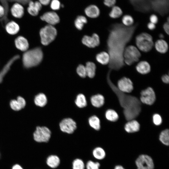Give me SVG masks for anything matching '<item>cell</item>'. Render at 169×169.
I'll return each instance as SVG.
<instances>
[{
	"instance_id": "cell-48",
	"label": "cell",
	"mask_w": 169,
	"mask_h": 169,
	"mask_svg": "<svg viewBox=\"0 0 169 169\" xmlns=\"http://www.w3.org/2000/svg\"><path fill=\"white\" fill-rule=\"evenodd\" d=\"M12 169H23L22 167L18 164H15L14 165L12 168Z\"/></svg>"
},
{
	"instance_id": "cell-45",
	"label": "cell",
	"mask_w": 169,
	"mask_h": 169,
	"mask_svg": "<svg viewBox=\"0 0 169 169\" xmlns=\"http://www.w3.org/2000/svg\"><path fill=\"white\" fill-rule=\"evenodd\" d=\"M161 80L165 84H168L169 82V77L168 75L165 74L162 76Z\"/></svg>"
},
{
	"instance_id": "cell-13",
	"label": "cell",
	"mask_w": 169,
	"mask_h": 169,
	"mask_svg": "<svg viewBox=\"0 0 169 169\" xmlns=\"http://www.w3.org/2000/svg\"><path fill=\"white\" fill-rule=\"evenodd\" d=\"M10 11L13 17L19 19L21 18L24 16L25 8L22 3L18 2H15L11 6Z\"/></svg>"
},
{
	"instance_id": "cell-27",
	"label": "cell",
	"mask_w": 169,
	"mask_h": 169,
	"mask_svg": "<svg viewBox=\"0 0 169 169\" xmlns=\"http://www.w3.org/2000/svg\"><path fill=\"white\" fill-rule=\"evenodd\" d=\"M85 67L87 76L90 78H94L95 74L96 66L93 62L88 61L86 63Z\"/></svg>"
},
{
	"instance_id": "cell-37",
	"label": "cell",
	"mask_w": 169,
	"mask_h": 169,
	"mask_svg": "<svg viewBox=\"0 0 169 169\" xmlns=\"http://www.w3.org/2000/svg\"><path fill=\"white\" fill-rule=\"evenodd\" d=\"M76 72L81 78H85L87 76L85 67L82 64H79L77 68Z\"/></svg>"
},
{
	"instance_id": "cell-38",
	"label": "cell",
	"mask_w": 169,
	"mask_h": 169,
	"mask_svg": "<svg viewBox=\"0 0 169 169\" xmlns=\"http://www.w3.org/2000/svg\"><path fill=\"white\" fill-rule=\"evenodd\" d=\"M100 166V164L98 162L89 161L87 162L86 167V169H99Z\"/></svg>"
},
{
	"instance_id": "cell-15",
	"label": "cell",
	"mask_w": 169,
	"mask_h": 169,
	"mask_svg": "<svg viewBox=\"0 0 169 169\" xmlns=\"http://www.w3.org/2000/svg\"><path fill=\"white\" fill-rule=\"evenodd\" d=\"M19 58V55H15L11 59L4 65L0 71V83L2 82L4 77L9 70L13 63Z\"/></svg>"
},
{
	"instance_id": "cell-8",
	"label": "cell",
	"mask_w": 169,
	"mask_h": 169,
	"mask_svg": "<svg viewBox=\"0 0 169 169\" xmlns=\"http://www.w3.org/2000/svg\"><path fill=\"white\" fill-rule=\"evenodd\" d=\"M137 169H153L154 164L152 158L149 156L142 155L136 161Z\"/></svg>"
},
{
	"instance_id": "cell-47",
	"label": "cell",
	"mask_w": 169,
	"mask_h": 169,
	"mask_svg": "<svg viewBox=\"0 0 169 169\" xmlns=\"http://www.w3.org/2000/svg\"><path fill=\"white\" fill-rule=\"evenodd\" d=\"M147 27L149 29L153 30L156 28L155 24L151 22L147 24Z\"/></svg>"
},
{
	"instance_id": "cell-42",
	"label": "cell",
	"mask_w": 169,
	"mask_h": 169,
	"mask_svg": "<svg viewBox=\"0 0 169 169\" xmlns=\"http://www.w3.org/2000/svg\"><path fill=\"white\" fill-rule=\"evenodd\" d=\"M149 19L150 22L155 24L157 23L158 21V17L156 15L154 14H152L150 16Z\"/></svg>"
},
{
	"instance_id": "cell-28",
	"label": "cell",
	"mask_w": 169,
	"mask_h": 169,
	"mask_svg": "<svg viewBox=\"0 0 169 169\" xmlns=\"http://www.w3.org/2000/svg\"><path fill=\"white\" fill-rule=\"evenodd\" d=\"M74 103L78 108L81 109L85 107L87 105L86 98L84 94L81 93L77 95Z\"/></svg>"
},
{
	"instance_id": "cell-20",
	"label": "cell",
	"mask_w": 169,
	"mask_h": 169,
	"mask_svg": "<svg viewBox=\"0 0 169 169\" xmlns=\"http://www.w3.org/2000/svg\"><path fill=\"white\" fill-rule=\"evenodd\" d=\"M140 128L139 122L136 120H132L129 121L125 125L124 129L126 131L129 133H132L138 131Z\"/></svg>"
},
{
	"instance_id": "cell-46",
	"label": "cell",
	"mask_w": 169,
	"mask_h": 169,
	"mask_svg": "<svg viewBox=\"0 0 169 169\" xmlns=\"http://www.w3.org/2000/svg\"><path fill=\"white\" fill-rule=\"evenodd\" d=\"M42 5L46 6L49 4L51 0H37Z\"/></svg>"
},
{
	"instance_id": "cell-49",
	"label": "cell",
	"mask_w": 169,
	"mask_h": 169,
	"mask_svg": "<svg viewBox=\"0 0 169 169\" xmlns=\"http://www.w3.org/2000/svg\"><path fill=\"white\" fill-rule=\"evenodd\" d=\"M114 169H125L122 166L117 165L115 166Z\"/></svg>"
},
{
	"instance_id": "cell-32",
	"label": "cell",
	"mask_w": 169,
	"mask_h": 169,
	"mask_svg": "<svg viewBox=\"0 0 169 169\" xmlns=\"http://www.w3.org/2000/svg\"><path fill=\"white\" fill-rule=\"evenodd\" d=\"M92 153L94 157L98 160H102L104 159L105 156V151L100 147L95 148L93 151Z\"/></svg>"
},
{
	"instance_id": "cell-34",
	"label": "cell",
	"mask_w": 169,
	"mask_h": 169,
	"mask_svg": "<svg viewBox=\"0 0 169 169\" xmlns=\"http://www.w3.org/2000/svg\"><path fill=\"white\" fill-rule=\"evenodd\" d=\"M159 140L164 144L168 145L169 144V131L168 129L163 131L159 136Z\"/></svg>"
},
{
	"instance_id": "cell-33",
	"label": "cell",
	"mask_w": 169,
	"mask_h": 169,
	"mask_svg": "<svg viewBox=\"0 0 169 169\" xmlns=\"http://www.w3.org/2000/svg\"><path fill=\"white\" fill-rule=\"evenodd\" d=\"M123 13L121 9L117 6L112 7L111 11L109 13L110 17L112 18H117L120 17Z\"/></svg>"
},
{
	"instance_id": "cell-24",
	"label": "cell",
	"mask_w": 169,
	"mask_h": 169,
	"mask_svg": "<svg viewBox=\"0 0 169 169\" xmlns=\"http://www.w3.org/2000/svg\"><path fill=\"white\" fill-rule=\"evenodd\" d=\"M96 59L100 64L103 65L109 64L110 57L108 52L102 51L97 54L96 56Z\"/></svg>"
},
{
	"instance_id": "cell-29",
	"label": "cell",
	"mask_w": 169,
	"mask_h": 169,
	"mask_svg": "<svg viewBox=\"0 0 169 169\" xmlns=\"http://www.w3.org/2000/svg\"><path fill=\"white\" fill-rule=\"evenodd\" d=\"M90 126L96 131L99 130L100 128V123L99 118L96 116L93 115L88 119Z\"/></svg>"
},
{
	"instance_id": "cell-40",
	"label": "cell",
	"mask_w": 169,
	"mask_h": 169,
	"mask_svg": "<svg viewBox=\"0 0 169 169\" xmlns=\"http://www.w3.org/2000/svg\"><path fill=\"white\" fill-rule=\"evenodd\" d=\"M153 121L154 124L156 125H160L162 121L161 116L157 114H155L153 116Z\"/></svg>"
},
{
	"instance_id": "cell-9",
	"label": "cell",
	"mask_w": 169,
	"mask_h": 169,
	"mask_svg": "<svg viewBox=\"0 0 169 169\" xmlns=\"http://www.w3.org/2000/svg\"><path fill=\"white\" fill-rule=\"evenodd\" d=\"M140 99L144 104L148 105L153 104L156 100V95L152 88L149 87L142 90L141 93Z\"/></svg>"
},
{
	"instance_id": "cell-2",
	"label": "cell",
	"mask_w": 169,
	"mask_h": 169,
	"mask_svg": "<svg viewBox=\"0 0 169 169\" xmlns=\"http://www.w3.org/2000/svg\"><path fill=\"white\" fill-rule=\"evenodd\" d=\"M43 58L42 49L37 47L25 51L22 56V62L26 68L34 67L40 64Z\"/></svg>"
},
{
	"instance_id": "cell-43",
	"label": "cell",
	"mask_w": 169,
	"mask_h": 169,
	"mask_svg": "<svg viewBox=\"0 0 169 169\" xmlns=\"http://www.w3.org/2000/svg\"><path fill=\"white\" fill-rule=\"evenodd\" d=\"M5 9L4 6L0 4V18H2L5 15Z\"/></svg>"
},
{
	"instance_id": "cell-5",
	"label": "cell",
	"mask_w": 169,
	"mask_h": 169,
	"mask_svg": "<svg viewBox=\"0 0 169 169\" xmlns=\"http://www.w3.org/2000/svg\"><path fill=\"white\" fill-rule=\"evenodd\" d=\"M141 56L139 49L135 46L131 45L125 47L123 54L125 64L131 65L139 61Z\"/></svg>"
},
{
	"instance_id": "cell-14",
	"label": "cell",
	"mask_w": 169,
	"mask_h": 169,
	"mask_svg": "<svg viewBox=\"0 0 169 169\" xmlns=\"http://www.w3.org/2000/svg\"><path fill=\"white\" fill-rule=\"evenodd\" d=\"M42 5L38 1L30 0L28 2L27 11L32 16H37L42 9Z\"/></svg>"
},
{
	"instance_id": "cell-36",
	"label": "cell",
	"mask_w": 169,
	"mask_h": 169,
	"mask_svg": "<svg viewBox=\"0 0 169 169\" xmlns=\"http://www.w3.org/2000/svg\"><path fill=\"white\" fill-rule=\"evenodd\" d=\"M85 167L84 162L80 159H76L73 162V169H84Z\"/></svg>"
},
{
	"instance_id": "cell-1",
	"label": "cell",
	"mask_w": 169,
	"mask_h": 169,
	"mask_svg": "<svg viewBox=\"0 0 169 169\" xmlns=\"http://www.w3.org/2000/svg\"><path fill=\"white\" fill-rule=\"evenodd\" d=\"M136 26L135 25L126 27L120 23L111 26L107 40L108 53L110 57V69L117 70L124 65L123 53L126 45L131 39Z\"/></svg>"
},
{
	"instance_id": "cell-23",
	"label": "cell",
	"mask_w": 169,
	"mask_h": 169,
	"mask_svg": "<svg viewBox=\"0 0 169 169\" xmlns=\"http://www.w3.org/2000/svg\"><path fill=\"white\" fill-rule=\"evenodd\" d=\"M5 28L8 33L11 35H14L18 32L20 27L16 22L14 21H11L6 23Z\"/></svg>"
},
{
	"instance_id": "cell-12",
	"label": "cell",
	"mask_w": 169,
	"mask_h": 169,
	"mask_svg": "<svg viewBox=\"0 0 169 169\" xmlns=\"http://www.w3.org/2000/svg\"><path fill=\"white\" fill-rule=\"evenodd\" d=\"M40 19L49 25L53 26L59 23L60 21L59 15L53 11H49L44 13L40 16Z\"/></svg>"
},
{
	"instance_id": "cell-25",
	"label": "cell",
	"mask_w": 169,
	"mask_h": 169,
	"mask_svg": "<svg viewBox=\"0 0 169 169\" xmlns=\"http://www.w3.org/2000/svg\"><path fill=\"white\" fill-rule=\"evenodd\" d=\"M46 163L50 167L55 168L59 165L60 160L58 156L55 155H51L47 157Z\"/></svg>"
},
{
	"instance_id": "cell-50",
	"label": "cell",
	"mask_w": 169,
	"mask_h": 169,
	"mask_svg": "<svg viewBox=\"0 0 169 169\" xmlns=\"http://www.w3.org/2000/svg\"><path fill=\"white\" fill-rule=\"evenodd\" d=\"M159 37L161 39H163L164 38V35L162 33H160L159 34Z\"/></svg>"
},
{
	"instance_id": "cell-31",
	"label": "cell",
	"mask_w": 169,
	"mask_h": 169,
	"mask_svg": "<svg viewBox=\"0 0 169 169\" xmlns=\"http://www.w3.org/2000/svg\"><path fill=\"white\" fill-rule=\"evenodd\" d=\"M105 117L107 120L113 122L116 121L119 118L117 113L112 109H109L106 111Z\"/></svg>"
},
{
	"instance_id": "cell-21",
	"label": "cell",
	"mask_w": 169,
	"mask_h": 169,
	"mask_svg": "<svg viewBox=\"0 0 169 169\" xmlns=\"http://www.w3.org/2000/svg\"><path fill=\"white\" fill-rule=\"evenodd\" d=\"M90 102L93 106L98 108L104 105L105 103V98L102 95L97 94L93 95L91 97Z\"/></svg>"
},
{
	"instance_id": "cell-17",
	"label": "cell",
	"mask_w": 169,
	"mask_h": 169,
	"mask_svg": "<svg viewBox=\"0 0 169 169\" xmlns=\"http://www.w3.org/2000/svg\"><path fill=\"white\" fill-rule=\"evenodd\" d=\"M16 47L19 50L25 52L28 50L29 44L27 40L22 36L17 37L14 41Z\"/></svg>"
},
{
	"instance_id": "cell-35",
	"label": "cell",
	"mask_w": 169,
	"mask_h": 169,
	"mask_svg": "<svg viewBox=\"0 0 169 169\" xmlns=\"http://www.w3.org/2000/svg\"><path fill=\"white\" fill-rule=\"evenodd\" d=\"M122 22L124 25L126 27L132 26L134 20L132 16L129 15H125L122 18Z\"/></svg>"
},
{
	"instance_id": "cell-41",
	"label": "cell",
	"mask_w": 169,
	"mask_h": 169,
	"mask_svg": "<svg viewBox=\"0 0 169 169\" xmlns=\"http://www.w3.org/2000/svg\"><path fill=\"white\" fill-rule=\"evenodd\" d=\"M116 0H104V4L108 7H112L114 6Z\"/></svg>"
},
{
	"instance_id": "cell-4",
	"label": "cell",
	"mask_w": 169,
	"mask_h": 169,
	"mask_svg": "<svg viewBox=\"0 0 169 169\" xmlns=\"http://www.w3.org/2000/svg\"><path fill=\"white\" fill-rule=\"evenodd\" d=\"M57 34L56 28L53 25H47L42 28L39 31L41 42L47 46L55 39Z\"/></svg>"
},
{
	"instance_id": "cell-11",
	"label": "cell",
	"mask_w": 169,
	"mask_h": 169,
	"mask_svg": "<svg viewBox=\"0 0 169 169\" xmlns=\"http://www.w3.org/2000/svg\"><path fill=\"white\" fill-rule=\"evenodd\" d=\"M82 44L90 48H94L98 46L100 42L99 35L96 33H93L91 36L84 35L82 39Z\"/></svg>"
},
{
	"instance_id": "cell-18",
	"label": "cell",
	"mask_w": 169,
	"mask_h": 169,
	"mask_svg": "<svg viewBox=\"0 0 169 169\" xmlns=\"http://www.w3.org/2000/svg\"><path fill=\"white\" fill-rule=\"evenodd\" d=\"M136 69L139 73L145 74L149 73L151 70V67L146 61H142L139 62L136 67Z\"/></svg>"
},
{
	"instance_id": "cell-39",
	"label": "cell",
	"mask_w": 169,
	"mask_h": 169,
	"mask_svg": "<svg viewBox=\"0 0 169 169\" xmlns=\"http://www.w3.org/2000/svg\"><path fill=\"white\" fill-rule=\"evenodd\" d=\"M50 4L51 8L54 10H59L61 6L59 0H52Z\"/></svg>"
},
{
	"instance_id": "cell-16",
	"label": "cell",
	"mask_w": 169,
	"mask_h": 169,
	"mask_svg": "<svg viewBox=\"0 0 169 169\" xmlns=\"http://www.w3.org/2000/svg\"><path fill=\"white\" fill-rule=\"evenodd\" d=\"M26 104L24 99L20 96L17 97V100H12L10 103V107L15 111H19L24 108Z\"/></svg>"
},
{
	"instance_id": "cell-22",
	"label": "cell",
	"mask_w": 169,
	"mask_h": 169,
	"mask_svg": "<svg viewBox=\"0 0 169 169\" xmlns=\"http://www.w3.org/2000/svg\"><path fill=\"white\" fill-rule=\"evenodd\" d=\"M156 50L161 54H165L168 51V46L167 42L163 39L157 40L155 43Z\"/></svg>"
},
{
	"instance_id": "cell-3",
	"label": "cell",
	"mask_w": 169,
	"mask_h": 169,
	"mask_svg": "<svg viewBox=\"0 0 169 169\" xmlns=\"http://www.w3.org/2000/svg\"><path fill=\"white\" fill-rule=\"evenodd\" d=\"M135 42L137 48L143 52L150 51L154 46L152 36L148 33H142L136 37Z\"/></svg>"
},
{
	"instance_id": "cell-7",
	"label": "cell",
	"mask_w": 169,
	"mask_h": 169,
	"mask_svg": "<svg viewBox=\"0 0 169 169\" xmlns=\"http://www.w3.org/2000/svg\"><path fill=\"white\" fill-rule=\"evenodd\" d=\"M59 129L62 132L68 134L73 133L77 128L76 122L71 118H65L59 123Z\"/></svg>"
},
{
	"instance_id": "cell-6",
	"label": "cell",
	"mask_w": 169,
	"mask_h": 169,
	"mask_svg": "<svg viewBox=\"0 0 169 169\" xmlns=\"http://www.w3.org/2000/svg\"><path fill=\"white\" fill-rule=\"evenodd\" d=\"M51 132L50 130L46 126L36 127L33 134L34 140L38 142H47L51 137Z\"/></svg>"
},
{
	"instance_id": "cell-19",
	"label": "cell",
	"mask_w": 169,
	"mask_h": 169,
	"mask_svg": "<svg viewBox=\"0 0 169 169\" xmlns=\"http://www.w3.org/2000/svg\"><path fill=\"white\" fill-rule=\"evenodd\" d=\"M84 13L88 17L91 18H95L99 16L100 10L96 6L91 5L85 8Z\"/></svg>"
},
{
	"instance_id": "cell-44",
	"label": "cell",
	"mask_w": 169,
	"mask_h": 169,
	"mask_svg": "<svg viewBox=\"0 0 169 169\" xmlns=\"http://www.w3.org/2000/svg\"><path fill=\"white\" fill-rule=\"evenodd\" d=\"M163 29L165 33L168 35L169 33V22L165 23L163 26Z\"/></svg>"
},
{
	"instance_id": "cell-10",
	"label": "cell",
	"mask_w": 169,
	"mask_h": 169,
	"mask_svg": "<svg viewBox=\"0 0 169 169\" xmlns=\"http://www.w3.org/2000/svg\"><path fill=\"white\" fill-rule=\"evenodd\" d=\"M117 86L120 91L124 93H131L133 89L132 81L126 77H123L118 80Z\"/></svg>"
},
{
	"instance_id": "cell-26",
	"label": "cell",
	"mask_w": 169,
	"mask_h": 169,
	"mask_svg": "<svg viewBox=\"0 0 169 169\" xmlns=\"http://www.w3.org/2000/svg\"><path fill=\"white\" fill-rule=\"evenodd\" d=\"M34 102L37 106L40 107H43L47 104V98L44 94L40 93L35 97Z\"/></svg>"
},
{
	"instance_id": "cell-30",
	"label": "cell",
	"mask_w": 169,
	"mask_h": 169,
	"mask_svg": "<svg viewBox=\"0 0 169 169\" xmlns=\"http://www.w3.org/2000/svg\"><path fill=\"white\" fill-rule=\"evenodd\" d=\"M87 20L85 17L82 15L78 16L74 21V25L78 30L82 29L85 24L87 23Z\"/></svg>"
}]
</instances>
